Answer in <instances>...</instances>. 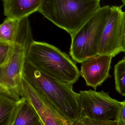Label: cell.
<instances>
[{
    "label": "cell",
    "instance_id": "6da1fadb",
    "mask_svg": "<svg viewBox=\"0 0 125 125\" xmlns=\"http://www.w3.org/2000/svg\"><path fill=\"white\" fill-rule=\"evenodd\" d=\"M23 79L50 103L63 121L72 125L81 116L80 93L73 91V84L45 74L26 59Z\"/></svg>",
    "mask_w": 125,
    "mask_h": 125
},
{
    "label": "cell",
    "instance_id": "7a4b0ae2",
    "mask_svg": "<svg viewBox=\"0 0 125 125\" xmlns=\"http://www.w3.org/2000/svg\"><path fill=\"white\" fill-rule=\"evenodd\" d=\"M34 41L28 17L21 19L10 55L0 67V93L15 100L23 97V69L28 50Z\"/></svg>",
    "mask_w": 125,
    "mask_h": 125
},
{
    "label": "cell",
    "instance_id": "3957f363",
    "mask_svg": "<svg viewBox=\"0 0 125 125\" xmlns=\"http://www.w3.org/2000/svg\"><path fill=\"white\" fill-rule=\"evenodd\" d=\"M96 0H43L39 12L70 36L101 7Z\"/></svg>",
    "mask_w": 125,
    "mask_h": 125
},
{
    "label": "cell",
    "instance_id": "277c9868",
    "mask_svg": "<svg viewBox=\"0 0 125 125\" xmlns=\"http://www.w3.org/2000/svg\"><path fill=\"white\" fill-rule=\"evenodd\" d=\"M26 60L43 73L66 83L73 84L81 75L68 55L46 42L33 41L28 50Z\"/></svg>",
    "mask_w": 125,
    "mask_h": 125
},
{
    "label": "cell",
    "instance_id": "5b68a950",
    "mask_svg": "<svg viewBox=\"0 0 125 125\" xmlns=\"http://www.w3.org/2000/svg\"><path fill=\"white\" fill-rule=\"evenodd\" d=\"M112 7H101L73 35L69 53L75 62H81L98 55L100 36L103 27L111 11Z\"/></svg>",
    "mask_w": 125,
    "mask_h": 125
},
{
    "label": "cell",
    "instance_id": "8992f818",
    "mask_svg": "<svg viewBox=\"0 0 125 125\" xmlns=\"http://www.w3.org/2000/svg\"><path fill=\"white\" fill-rule=\"evenodd\" d=\"M79 93L81 116L95 120L117 119L122 102L111 97L109 93L90 89Z\"/></svg>",
    "mask_w": 125,
    "mask_h": 125
},
{
    "label": "cell",
    "instance_id": "52a82bcc",
    "mask_svg": "<svg viewBox=\"0 0 125 125\" xmlns=\"http://www.w3.org/2000/svg\"><path fill=\"white\" fill-rule=\"evenodd\" d=\"M123 6H112L103 27L98 47V55L114 57L123 52L121 44Z\"/></svg>",
    "mask_w": 125,
    "mask_h": 125
},
{
    "label": "cell",
    "instance_id": "ba28073f",
    "mask_svg": "<svg viewBox=\"0 0 125 125\" xmlns=\"http://www.w3.org/2000/svg\"><path fill=\"white\" fill-rule=\"evenodd\" d=\"M112 58L107 55H98L81 62L80 75L88 86L96 90L98 87L111 77L109 71Z\"/></svg>",
    "mask_w": 125,
    "mask_h": 125
},
{
    "label": "cell",
    "instance_id": "9c48e42d",
    "mask_svg": "<svg viewBox=\"0 0 125 125\" xmlns=\"http://www.w3.org/2000/svg\"><path fill=\"white\" fill-rule=\"evenodd\" d=\"M23 88V97L33 106L44 125H64L63 120L50 103L24 79Z\"/></svg>",
    "mask_w": 125,
    "mask_h": 125
},
{
    "label": "cell",
    "instance_id": "30bf717a",
    "mask_svg": "<svg viewBox=\"0 0 125 125\" xmlns=\"http://www.w3.org/2000/svg\"><path fill=\"white\" fill-rule=\"evenodd\" d=\"M4 15L21 20L39 11L43 0H2Z\"/></svg>",
    "mask_w": 125,
    "mask_h": 125
},
{
    "label": "cell",
    "instance_id": "8fae6325",
    "mask_svg": "<svg viewBox=\"0 0 125 125\" xmlns=\"http://www.w3.org/2000/svg\"><path fill=\"white\" fill-rule=\"evenodd\" d=\"M25 98L15 100L0 93V125H14Z\"/></svg>",
    "mask_w": 125,
    "mask_h": 125
},
{
    "label": "cell",
    "instance_id": "7c38bea8",
    "mask_svg": "<svg viewBox=\"0 0 125 125\" xmlns=\"http://www.w3.org/2000/svg\"><path fill=\"white\" fill-rule=\"evenodd\" d=\"M20 20L7 17L0 26V41L14 43Z\"/></svg>",
    "mask_w": 125,
    "mask_h": 125
},
{
    "label": "cell",
    "instance_id": "4fadbf2b",
    "mask_svg": "<svg viewBox=\"0 0 125 125\" xmlns=\"http://www.w3.org/2000/svg\"><path fill=\"white\" fill-rule=\"evenodd\" d=\"M39 120L37 113L26 98L14 125H34Z\"/></svg>",
    "mask_w": 125,
    "mask_h": 125
},
{
    "label": "cell",
    "instance_id": "5bb4252c",
    "mask_svg": "<svg viewBox=\"0 0 125 125\" xmlns=\"http://www.w3.org/2000/svg\"><path fill=\"white\" fill-rule=\"evenodd\" d=\"M115 89L117 92L125 96V59L119 61L114 67Z\"/></svg>",
    "mask_w": 125,
    "mask_h": 125
},
{
    "label": "cell",
    "instance_id": "9a60e30c",
    "mask_svg": "<svg viewBox=\"0 0 125 125\" xmlns=\"http://www.w3.org/2000/svg\"><path fill=\"white\" fill-rule=\"evenodd\" d=\"M14 43L0 41V67L3 65L9 59Z\"/></svg>",
    "mask_w": 125,
    "mask_h": 125
},
{
    "label": "cell",
    "instance_id": "2e32d148",
    "mask_svg": "<svg viewBox=\"0 0 125 125\" xmlns=\"http://www.w3.org/2000/svg\"><path fill=\"white\" fill-rule=\"evenodd\" d=\"M86 125H118L116 120H98L86 118Z\"/></svg>",
    "mask_w": 125,
    "mask_h": 125
},
{
    "label": "cell",
    "instance_id": "e0dca14e",
    "mask_svg": "<svg viewBox=\"0 0 125 125\" xmlns=\"http://www.w3.org/2000/svg\"><path fill=\"white\" fill-rule=\"evenodd\" d=\"M116 120L118 125H125V100L122 102Z\"/></svg>",
    "mask_w": 125,
    "mask_h": 125
},
{
    "label": "cell",
    "instance_id": "ac0fdd59",
    "mask_svg": "<svg viewBox=\"0 0 125 125\" xmlns=\"http://www.w3.org/2000/svg\"><path fill=\"white\" fill-rule=\"evenodd\" d=\"M121 44L123 52H124L125 53V11L123 12V14L121 34Z\"/></svg>",
    "mask_w": 125,
    "mask_h": 125
},
{
    "label": "cell",
    "instance_id": "d6986e66",
    "mask_svg": "<svg viewBox=\"0 0 125 125\" xmlns=\"http://www.w3.org/2000/svg\"><path fill=\"white\" fill-rule=\"evenodd\" d=\"M86 117H84L81 116V117L76 121L72 125H86L85 121Z\"/></svg>",
    "mask_w": 125,
    "mask_h": 125
},
{
    "label": "cell",
    "instance_id": "ffe728a7",
    "mask_svg": "<svg viewBox=\"0 0 125 125\" xmlns=\"http://www.w3.org/2000/svg\"><path fill=\"white\" fill-rule=\"evenodd\" d=\"M34 125H44L42 121L40 119L39 121H37L35 124Z\"/></svg>",
    "mask_w": 125,
    "mask_h": 125
},
{
    "label": "cell",
    "instance_id": "44dd1931",
    "mask_svg": "<svg viewBox=\"0 0 125 125\" xmlns=\"http://www.w3.org/2000/svg\"><path fill=\"white\" fill-rule=\"evenodd\" d=\"M64 125H70L66 121H64Z\"/></svg>",
    "mask_w": 125,
    "mask_h": 125
},
{
    "label": "cell",
    "instance_id": "7402d4cb",
    "mask_svg": "<svg viewBox=\"0 0 125 125\" xmlns=\"http://www.w3.org/2000/svg\"><path fill=\"white\" fill-rule=\"evenodd\" d=\"M123 3V5L125 6V0H121Z\"/></svg>",
    "mask_w": 125,
    "mask_h": 125
},
{
    "label": "cell",
    "instance_id": "603a6c76",
    "mask_svg": "<svg viewBox=\"0 0 125 125\" xmlns=\"http://www.w3.org/2000/svg\"><path fill=\"white\" fill-rule=\"evenodd\" d=\"M96 0L98 1H100L101 0Z\"/></svg>",
    "mask_w": 125,
    "mask_h": 125
},
{
    "label": "cell",
    "instance_id": "cb8c5ba5",
    "mask_svg": "<svg viewBox=\"0 0 125 125\" xmlns=\"http://www.w3.org/2000/svg\"><path fill=\"white\" fill-rule=\"evenodd\" d=\"M124 58L125 59V57H124Z\"/></svg>",
    "mask_w": 125,
    "mask_h": 125
}]
</instances>
